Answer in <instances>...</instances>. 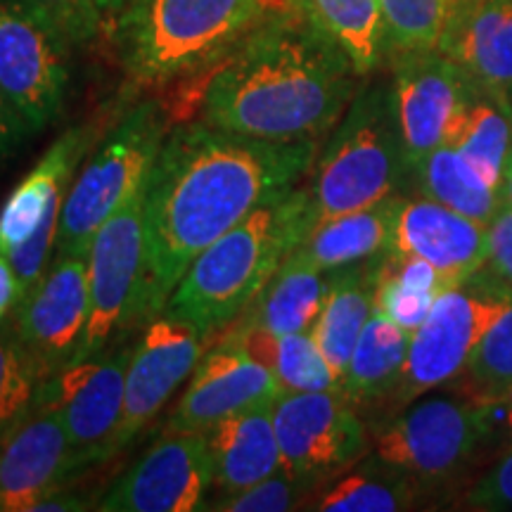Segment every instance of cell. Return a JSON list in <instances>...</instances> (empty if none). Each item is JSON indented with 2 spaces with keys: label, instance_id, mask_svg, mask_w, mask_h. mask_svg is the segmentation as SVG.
Segmentation results:
<instances>
[{
  "label": "cell",
  "instance_id": "obj_1",
  "mask_svg": "<svg viewBox=\"0 0 512 512\" xmlns=\"http://www.w3.org/2000/svg\"><path fill=\"white\" fill-rule=\"evenodd\" d=\"M318 143H271L209 121L164 138L145 185V252L124 330L164 311L192 261L256 207L302 181Z\"/></svg>",
  "mask_w": 512,
  "mask_h": 512
},
{
  "label": "cell",
  "instance_id": "obj_2",
  "mask_svg": "<svg viewBox=\"0 0 512 512\" xmlns=\"http://www.w3.org/2000/svg\"><path fill=\"white\" fill-rule=\"evenodd\" d=\"M354 64L302 0L271 8L211 72L204 121L271 143H318L356 98Z\"/></svg>",
  "mask_w": 512,
  "mask_h": 512
},
{
  "label": "cell",
  "instance_id": "obj_3",
  "mask_svg": "<svg viewBox=\"0 0 512 512\" xmlns=\"http://www.w3.org/2000/svg\"><path fill=\"white\" fill-rule=\"evenodd\" d=\"M311 230L309 185L278 192L192 261L162 313L214 337L245 313Z\"/></svg>",
  "mask_w": 512,
  "mask_h": 512
},
{
  "label": "cell",
  "instance_id": "obj_4",
  "mask_svg": "<svg viewBox=\"0 0 512 512\" xmlns=\"http://www.w3.org/2000/svg\"><path fill=\"white\" fill-rule=\"evenodd\" d=\"M273 0H128L117 12V50L138 83H169L219 64Z\"/></svg>",
  "mask_w": 512,
  "mask_h": 512
},
{
  "label": "cell",
  "instance_id": "obj_5",
  "mask_svg": "<svg viewBox=\"0 0 512 512\" xmlns=\"http://www.w3.org/2000/svg\"><path fill=\"white\" fill-rule=\"evenodd\" d=\"M408 174L392 88L358 93L316 157L309 183L313 228L396 195Z\"/></svg>",
  "mask_w": 512,
  "mask_h": 512
},
{
  "label": "cell",
  "instance_id": "obj_6",
  "mask_svg": "<svg viewBox=\"0 0 512 512\" xmlns=\"http://www.w3.org/2000/svg\"><path fill=\"white\" fill-rule=\"evenodd\" d=\"M164 138L166 124L157 102L145 100L124 114L69 185L55 254H88L102 223L145 188Z\"/></svg>",
  "mask_w": 512,
  "mask_h": 512
},
{
  "label": "cell",
  "instance_id": "obj_7",
  "mask_svg": "<svg viewBox=\"0 0 512 512\" xmlns=\"http://www.w3.org/2000/svg\"><path fill=\"white\" fill-rule=\"evenodd\" d=\"M512 290L484 268L465 283L446 287L411 335L406 366L389 406L394 411L463 375L472 351L510 304Z\"/></svg>",
  "mask_w": 512,
  "mask_h": 512
},
{
  "label": "cell",
  "instance_id": "obj_8",
  "mask_svg": "<svg viewBox=\"0 0 512 512\" xmlns=\"http://www.w3.org/2000/svg\"><path fill=\"white\" fill-rule=\"evenodd\" d=\"M72 43L41 0H0V88L31 133L60 119Z\"/></svg>",
  "mask_w": 512,
  "mask_h": 512
},
{
  "label": "cell",
  "instance_id": "obj_9",
  "mask_svg": "<svg viewBox=\"0 0 512 512\" xmlns=\"http://www.w3.org/2000/svg\"><path fill=\"white\" fill-rule=\"evenodd\" d=\"M494 427V406L479 399L427 396L384 418L373 430L375 456L420 479L458 470Z\"/></svg>",
  "mask_w": 512,
  "mask_h": 512
},
{
  "label": "cell",
  "instance_id": "obj_10",
  "mask_svg": "<svg viewBox=\"0 0 512 512\" xmlns=\"http://www.w3.org/2000/svg\"><path fill=\"white\" fill-rule=\"evenodd\" d=\"M271 411L283 470L306 484L325 482L366 456V427L339 389L283 392Z\"/></svg>",
  "mask_w": 512,
  "mask_h": 512
},
{
  "label": "cell",
  "instance_id": "obj_11",
  "mask_svg": "<svg viewBox=\"0 0 512 512\" xmlns=\"http://www.w3.org/2000/svg\"><path fill=\"white\" fill-rule=\"evenodd\" d=\"M143 252L145 188H140L102 223L88 249V318L69 366L105 351L114 332L126 325L143 271Z\"/></svg>",
  "mask_w": 512,
  "mask_h": 512
},
{
  "label": "cell",
  "instance_id": "obj_12",
  "mask_svg": "<svg viewBox=\"0 0 512 512\" xmlns=\"http://www.w3.org/2000/svg\"><path fill=\"white\" fill-rule=\"evenodd\" d=\"M131 351H100L76 366L64 368L41 384L38 403L53 406L72 444L76 472L117 456V434L124 413L126 370Z\"/></svg>",
  "mask_w": 512,
  "mask_h": 512
},
{
  "label": "cell",
  "instance_id": "obj_13",
  "mask_svg": "<svg viewBox=\"0 0 512 512\" xmlns=\"http://www.w3.org/2000/svg\"><path fill=\"white\" fill-rule=\"evenodd\" d=\"M214 489L207 432L164 434L145 456L107 486L95 510L192 512L207 510Z\"/></svg>",
  "mask_w": 512,
  "mask_h": 512
},
{
  "label": "cell",
  "instance_id": "obj_14",
  "mask_svg": "<svg viewBox=\"0 0 512 512\" xmlns=\"http://www.w3.org/2000/svg\"><path fill=\"white\" fill-rule=\"evenodd\" d=\"M283 394L271 366L249 351L247 342L228 332L204 351L188 387L164 425V434L209 432L221 420L273 406Z\"/></svg>",
  "mask_w": 512,
  "mask_h": 512
},
{
  "label": "cell",
  "instance_id": "obj_15",
  "mask_svg": "<svg viewBox=\"0 0 512 512\" xmlns=\"http://www.w3.org/2000/svg\"><path fill=\"white\" fill-rule=\"evenodd\" d=\"M88 318V254H55L34 290L12 311V323L38 382L72 363Z\"/></svg>",
  "mask_w": 512,
  "mask_h": 512
},
{
  "label": "cell",
  "instance_id": "obj_16",
  "mask_svg": "<svg viewBox=\"0 0 512 512\" xmlns=\"http://www.w3.org/2000/svg\"><path fill=\"white\" fill-rule=\"evenodd\" d=\"M209 339L207 332L169 313H159L145 325L128 361L117 451L131 444L157 418L197 368L209 349Z\"/></svg>",
  "mask_w": 512,
  "mask_h": 512
},
{
  "label": "cell",
  "instance_id": "obj_17",
  "mask_svg": "<svg viewBox=\"0 0 512 512\" xmlns=\"http://www.w3.org/2000/svg\"><path fill=\"white\" fill-rule=\"evenodd\" d=\"M475 86L441 50L399 53L394 72V107L408 174L444 145L448 128Z\"/></svg>",
  "mask_w": 512,
  "mask_h": 512
},
{
  "label": "cell",
  "instance_id": "obj_18",
  "mask_svg": "<svg viewBox=\"0 0 512 512\" xmlns=\"http://www.w3.org/2000/svg\"><path fill=\"white\" fill-rule=\"evenodd\" d=\"M389 254L427 261L446 287L477 275L489 254V226L427 200H401Z\"/></svg>",
  "mask_w": 512,
  "mask_h": 512
},
{
  "label": "cell",
  "instance_id": "obj_19",
  "mask_svg": "<svg viewBox=\"0 0 512 512\" xmlns=\"http://www.w3.org/2000/svg\"><path fill=\"white\" fill-rule=\"evenodd\" d=\"M72 475H76L74 453L60 413L38 403L0 446V512H31Z\"/></svg>",
  "mask_w": 512,
  "mask_h": 512
},
{
  "label": "cell",
  "instance_id": "obj_20",
  "mask_svg": "<svg viewBox=\"0 0 512 512\" xmlns=\"http://www.w3.org/2000/svg\"><path fill=\"white\" fill-rule=\"evenodd\" d=\"M439 50L463 69L477 91L510 98L512 0L453 3Z\"/></svg>",
  "mask_w": 512,
  "mask_h": 512
},
{
  "label": "cell",
  "instance_id": "obj_21",
  "mask_svg": "<svg viewBox=\"0 0 512 512\" xmlns=\"http://www.w3.org/2000/svg\"><path fill=\"white\" fill-rule=\"evenodd\" d=\"M95 126H72L50 145L38 164L19 181L0 209V254L10 256L46 219L48 209L64 202L76 166L93 147Z\"/></svg>",
  "mask_w": 512,
  "mask_h": 512
},
{
  "label": "cell",
  "instance_id": "obj_22",
  "mask_svg": "<svg viewBox=\"0 0 512 512\" xmlns=\"http://www.w3.org/2000/svg\"><path fill=\"white\" fill-rule=\"evenodd\" d=\"M325 292V273L294 249L230 330L271 337L311 332L323 309Z\"/></svg>",
  "mask_w": 512,
  "mask_h": 512
},
{
  "label": "cell",
  "instance_id": "obj_23",
  "mask_svg": "<svg viewBox=\"0 0 512 512\" xmlns=\"http://www.w3.org/2000/svg\"><path fill=\"white\" fill-rule=\"evenodd\" d=\"M271 408L264 406L233 415L207 432L214 489L235 494L283 470Z\"/></svg>",
  "mask_w": 512,
  "mask_h": 512
},
{
  "label": "cell",
  "instance_id": "obj_24",
  "mask_svg": "<svg viewBox=\"0 0 512 512\" xmlns=\"http://www.w3.org/2000/svg\"><path fill=\"white\" fill-rule=\"evenodd\" d=\"M382 256L384 254L337 268L328 278L323 309L311 335L323 351L325 361L330 363L332 373L339 377V387H342V377L347 373L358 337L375 309Z\"/></svg>",
  "mask_w": 512,
  "mask_h": 512
},
{
  "label": "cell",
  "instance_id": "obj_25",
  "mask_svg": "<svg viewBox=\"0 0 512 512\" xmlns=\"http://www.w3.org/2000/svg\"><path fill=\"white\" fill-rule=\"evenodd\" d=\"M451 145L486 183L503 192L512 166L510 98L472 91L446 133Z\"/></svg>",
  "mask_w": 512,
  "mask_h": 512
},
{
  "label": "cell",
  "instance_id": "obj_26",
  "mask_svg": "<svg viewBox=\"0 0 512 512\" xmlns=\"http://www.w3.org/2000/svg\"><path fill=\"white\" fill-rule=\"evenodd\" d=\"M399 202L401 197L392 195L368 209L318 223L297 247V252L323 273L387 254Z\"/></svg>",
  "mask_w": 512,
  "mask_h": 512
},
{
  "label": "cell",
  "instance_id": "obj_27",
  "mask_svg": "<svg viewBox=\"0 0 512 512\" xmlns=\"http://www.w3.org/2000/svg\"><path fill=\"white\" fill-rule=\"evenodd\" d=\"M408 344H411V332L396 325L375 306L342 377L344 399L354 408L375 406L382 401L389 403L401 382Z\"/></svg>",
  "mask_w": 512,
  "mask_h": 512
},
{
  "label": "cell",
  "instance_id": "obj_28",
  "mask_svg": "<svg viewBox=\"0 0 512 512\" xmlns=\"http://www.w3.org/2000/svg\"><path fill=\"white\" fill-rule=\"evenodd\" d=\"M422 197L444 207L470 216L484 226L496 219L505 207L503 192L489 185L482 176L453 150L451 145H439L413 169Z\"/></svg>",
  "mask_w": 512,
  "mask_h": 512
},
{
  "label": "cell",
  "instance_id": "obj_29",
  "mask_svg": "<svg viewBox=\"0 0 512 512\" xmlns=\"http://www.w3.org/2000/svg\"><path fill=\"white\" fill-rule=\"evenodd\" d=\"M313 22L347 53L358 76L380 64L387 48L382 10L377 0H302Z\"/></svg>",
  "mask_w": 512,
  "mask_h": 512
},
{
  "label": "cell",
  "instance_id": "obj_30",
  "mask_svg": "<svg viewBox=\"0 0 512 512\" xmlns=\"http://www.w3.org/2000/svg\"><path fill=\"white\" fill-rule=\"evenodd\" d=\"M233 332V330H230ZM247 342L256 358L271 366L283 392H335L339 377L332 373L323 351L311 332L290 335H261V332H235Z\"/></svg>",
  "mask_w": 512,
  "mask_h": 512
},
{
  "label": "cell",
  "instance_id": "obj_31",
  "mask_svg": "<svg viewBox=\"0 0 512 512\" xmlns=\"http://www.w3.org/2000/svg\"><path fill=\"white\" fill-rule=\"evenodd\" d=\"M444 290V280L427 261L387 252L382 256L377 278L375 306L413 335Z\"/></svg>",
  "mask_w": 512,
  "mask_h": 512
},
{
  "label": "cell",
  "instance_id": "obj_32",
  "mask_svg": "<svg viewBox=\"0 0 512 512\" xmlns=\"http://www.w3.org/2000/svg\"><path fill=\"white\" fill-rule=\"evenodd\" d=\"M418 479L382 463L366 465L342 477L318 498L313 508L323 512H396L413 508Z\"/></svg>",
  "mask_w": 512,
  "mask_h": 512
},
{
  "label": "cell",
  "instance_id": "obj_33",
  "mask_svg": "<svg viewBox=\"0 0 512 512\" xmlns=\"http://www.w3.org/2000/svg\"><path fill=\"white\" fill-rule=\"evenodd\" d=\"M41 382L31 368L15 323H0V446L36 411Z\"/></svg>",
  "mask_w": 512,
  "mask_h": 512
},
{
  "label": "cell",
  "instance_id": "obj_34",
  "mask_svg": "<svg viewBox=\"0 0 512 512\" xmlns=\"http://www.w3.org/2000/svg\"><path fill=\"white\" fill-rule=\"evenodd\" d=\"M463 375L472 399L501 406L512 396V299L472 351Z\"/></svg>",
  "mask_w": 512,
  "mask_h": 512
},
{
  "label": "cell",
  "instance_id": "obj_35",
  "mask_svg": "<svg viewBox=\"0 0 512 512\" xmlns=\"http://www.w3.org/2000/svg\"><path fill=\"white\" fill-rule=\"evenodd\" d=\"M382 10L387 46L396 53L437 50L453 0H377Z\"/></svg>",
  "mask_w": 512,
  "mask_h": 512
},
{
  "label": "cell",
  "instance_id": "obj_36",
  "mask_svg": "<svg viewBox=\"0 0 512 512\" xmlns=\"http://www.w3.org/2000/svg\"><path fill=\"white\" fill-rule=\"evenodd\" d=\"M313 489L311 484L292 477L290 472L280 470L278 475L264 479V482L247 486L235 494H223L216 505L209 510L223 512H287L299 508L306 491Z\"/></svg>",
  "mask_w": 512,
  "mask_h": 512
},
{
  "label": "cell",
  "instance_id": "obj_37",
  "mask_svg": "<svg viewBox=\"0 0 512 512\" xmlns=\"http://www.w3.org/2000/svg\"><path fill=\"white\" fill-rule=\"evenodd\" d=\"M74 43H88L98 36L105 12L100 0H41Z\"/></svg>",
  "mask_w": 512,
  "mask_h": 512
},
{
  "label": "cell",
  "instance_id": "obj_38",
  "mask_svg": "<svg viewBox=\"0 0 512 512\" xmlns=\"http://www.w3.org/2000/svg\"><path fill=\"white\" fill-rule=\"evenodd\" d=\"M465 505L472 510H512V448L477 479L465 496Z\"/></svg>",
  "mask_w": 512,
  "mask_h": 512
},
{
  "label": "cell",
  "instance_id": "obj_39",
  "mask_svg": "<svg viewBox=\"0 0 512 512\" xmlns=\"http://www.w3.org/2000/svg\"><path fill=\"white\" fill-rule=\"evenodd\" d=\"M484 271L512 290V207L508 204L489 223V254Z\"/></svg>",
  "mask_w": 512,
  "mask_h": 512
},
{
  "label": "cell",
  "instance_id": "obj_40",
  "mask_svg": "<svg viewBox=\"0 0 512 512\" xmlns=\"http://www.w3.org/2000/svg\"><path fill=\"white\" fill-rule=\"evenodd\" d=\"M27 136H31L29 126L24 124V119L19 117V112L10 105L3 88H0V162L15 155Z\"/></svg>",
  "mask_w": 512,
  "mask_h": 512
},
{
  "label": "cell",
  "instance_id": "obj_41",
  "mask_svg": "<svg viewBox=\"0 0 512 512\" xmlns=\"http://www.w3.org/2000/svg\"><path fill=\"white\" fill-rule=\"evenodd\" d=\"M19 302V285L15 268H12L10 259L5 254H0V323L10 316V311H15Z\"/></svg>",
  "mask_w": 512,
  "mask_h": 512
},
{
  "label": "cell",
  "instance_id": "obj_42",
  "mask_svg": "<svg viewBox=\"0 0 512 512\" xmlns=\"http://www.w3.org/2000/svg\"><path fill=\"white\" fill-rule=\"evenodd\" d=\"M95 510V505H91L83 496L69 494L67 489H57L53 494H48L46 498H41L31 512H79V510Z\"/></svg>",
  "mask_w": 512,
  "mask_h": 512
},
{
  "label": "cell",
  "instance_id": "obj_43",
  "mask_svg": "<svg viewBox=\"0 0 512 512\" xmlns=\"http://www.w3.org/2000/svg\"><path fill=\"white\" fill-rule=\"evenodd\" d=\"M128 0H100V8L102 12H119Z\"/></svg>",
  "mask_w": 512,
  "mask_h": 512
},
{
  "label": "cell",
  "instance_id": "obj_44",
  "mask_svg": "<svg viewBox=\"0 0 512 512\" xmlns=\"http://www.w3.org/2000/svg\"><path fill=\"white\" fill-rule=\"evenodd\" d=\"M503 200L508 207H512V166H510L508 178H505V185H503Z\"/></svg>",
  "mask_w": 512,
  "mask_h": 512
},
{
  "label": "cell",
  "instance_id": "obj_45",
  "mask_svg": "<svg viewBox=\"0 0 512 512\" xmlns=\"http://www.w3.org/2000/svg\"><path fill=\"white\" fill-rule=\"evenodd\" d=\"M501 406H505V430L512 434V396L508 401H503Z\"/></svg>",
  "mask_w": 512,
  "mask_h": 512
},
{
  "label": "cell",
  "instance_id": "obj_46",
  "mask_svg": "<svg viewBox=\"0 0 512 512\" xmlns=\"http://www.w3.org/2000/svg\"><path fill=\"white\" fill-rule=\"evenodd\" d=\"M510 114H512V98H510Z\"/></svg>",
  "mask_w": 512,
  "mask_h": 512
},
{
  "label": "cell",
  "instance_id": "obj_47",
  "mask_svg": "<svg viewBox=\"0 0 512 512\" xmlns=\"http://www.w3.org/2000/svg\"><path fill=\"white\" fill-rule=\"evenodd\" d=\"M453 3H463V0H453Z\"/></svg>",
  "mask_w": 512,
  "mask_h": 512
}]
</instances>
